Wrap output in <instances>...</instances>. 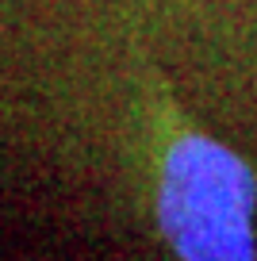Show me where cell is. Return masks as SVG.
Wrapping results in <instances>:
<instances>
[{"label": "cell", "mask_w": 257, "mask_h": 261, "mask_svg": "<svg viewBox=\"0 0 257 261\" xmlns=\"http://www.w3.org/2000/svg\"><path fill=\"white\" fill-rule=\"evenodd\" d=\"M257 185L238 154L200 135H185L165 154L158 219L169 246L188 261L253 257Z\"/></svg>", "instance_id": "obj_1"}]
</instances>
